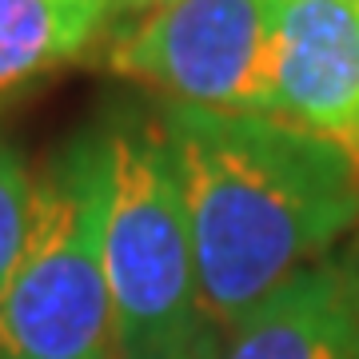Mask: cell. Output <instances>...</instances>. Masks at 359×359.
<instances>
[{
	"label": "cell",
	"instance_id": "obj_3",
	"mask_svg": "<svg viewBox=\"0 0 359 359\" xmlns=\"http://www.w3.org/2000/svg\"><path fill=\"white\" fill-rule=\"evenodd\" d=\"M108 148L104 268L120 359H152L208 327L196 295L188 208L156 108L116 104L100 116Z\"/></svg>",
	"mask_w": 359,
	"mask_h": 359
},
{
	"label": "cell",
	"instance_id": "obj_8",
	"mask_svg": "<svg viewBox=\"0 0 359 359\" xmlns=\"http://www.w3.org/2000/svg\"><path fill=\"white\" fill-rule=\"evenodd\" d=\"M32 188H36V180L28 176L20 152L8 140H0V295H4L16 264H20V252L28 244Z\"/></svg>",
	"mask_w": 359,
	"mask_h": 359
},
{
	"label": "cell",
	"instance_id": "obj_2",
	"mask_svg": "<svg viewBox=\"0 0 359 359\" xmlns=\"http://www.w3.org/2000/svg\"><path fill=\"white\" fill-rule=\"evenodd\" d=\"M108 148L100 120L48 156L32 228L0 295V359H120L104 268Z\"/></svg>",
	"mask_w": 359,
	"mask_h": 359
},
{
	"label": "cell",
	"instance_id": "obj_5",
	"mask_svg": "<svg viewBox=\"0 0 359 359\" xmlns=\"http://www.w3.org/2000/svg\"><path fill=\"white\" fill-rule=\"evenodd\" d=\"M268 116L359 160V0H268Z\"/></svg>",
	"mask_w": 359,
	"mask_h": 359
},
{
	"label": "cell",
	"instance_id": "obj_1",
	"mask_svg": "<svg viewBox=\"0 0 359 359\" xmlns=\"http://www.w3.org/2000/svg\"><path fill=\"white\" fill-rule=\"evenodd\" d=\"M176 168L208 327H231L359 219V160L259 112L156 108Z\"/></svg>",
	"mask_w": 359,
	"mask_h": 359
},
{
	"label": "cell",
	"instance_id": "obj_6",
	"mask_svg": "<svg viewBox=\"0 0 359 359\" xmlns=\"http://www.w3.org/2000/svg\"><path fill=\"white\" fill-rule=\"evenodd\" d=\"M219 335L212 359H359V259H316Z\"/></svg>",
	"mask_w": 359,
	"mask_h": 359
},
{
	"label": "cell",
	"instance_id": "obj_4",
	"mask_svg": "<svg viewBox=\"0 0 359 359\" xmlns=\"http://www.w3.org/2000/svg\"><path fill=\"white\" fill-rule=\"evenodd\" d=\"M104 68L172 104L268 116V0H164L108 40Z\"/></svg>",
	"mask_w": 359,
	"mask_h": 359
},
{
	"label": "cell",
	"instance_id": "obj_10",
	"mask_svg": "<svg viewBox=\"0 0 359 359\" xmlns=\"http://www.w3.org/2000/svg\"><path fill=\"white\" fill-rule=\"evenodd\" d=\"M112 13H148L156 4H164V0H104Z\"/></svg>",
	"mask_w": 359,
	"mask_h": 359
},
{
	"label": "cell",
	"instance_id": "obj_9",
	"mask_svg": "<svg viewBox=\"0 0 359 359\" xmlns=\"http://www.w3.org/2000/svg\"><path fill=\"white\" fill-rule=\"evenodd\" d=\"M216 339H219L216 327H204V332L192 335L188 344L172 347V351H160V355H152V359H212V351H216Z\"/></svg>",
	"mask_w": 359,
	"mask_h": 359
},
{
	"label": "cell",
	"instance_id": "obj_7",
	"mask_svg": "<svg viewBox=\"0 0 359 359\" xmlns=\"http://www.w3.org/2000/svg\"><path fill=\"white\" fill-rule=\"evenodd\" d=\"M108 16L104 0H0V92L76 60Z\"/></svg>",
	"mask_w": 359,
	"mask_h": 359
}]
</instances>
